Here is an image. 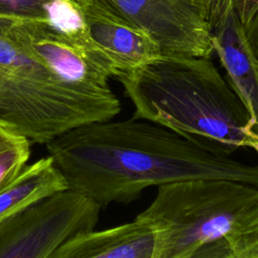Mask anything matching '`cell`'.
I'll return each instance as SVG.
<instances>
[{
	"mask_svg": "<svg viewBox=\"0 0 258 258\" xmlns=\"http://www.w3.org/2000/svg\"><path fill=\"white\" fill-rule=\"evenodd\" d=\"M117 80L134 106L133 118L207 150L230 156L256 136L247 109L210 57L163 54Z\"/></svg>",
	"mask_w": 258,
	"mask_h": 258,
	"instance_id": "7a4b0ae2",
	"label": "cell"
},
{
	"mask_svg": "<svg viewBox=\"0 0 258 258\" xmlns=\"http://www.w3.org/2000/svg\"><path fill=\"white\" fill-rule=\"evenodd\" d=\"M194 2H196L197 4H199L201 7H203V9L206 12V15L208 14V7H209V0H192ZM208 18V16H207Z\"/></svg>",
	"mask_w": 258,
	"mask_h": 258,
	"instance_id": "e0dca14e",
	"label": "cell"
},
{
	"mask_svg": "<svg viewBox=\"0 0 258 258\" xmlns=\"http://www.w3.org/2000/svg\"><path fill=\"white\" fill-rule=\"evenodd\" d=\"M100 211L69 189L46 198L0 224V258H48L67 239L94 230Z\"/></svg>",
	"mask_w": 258,
	"mask_h": 258,
	"instance_id": "5b68a950",
	"label": "cell"
},
{
	"mask_svg": "<svg viewBox=\"0 0 258 258\" xmlns=\"http://www.w3.org/2000/svg\"><path fill=\"white\" fill-rule=\"evenodd\" d=\"M229 1L242 26L247 27L258 13V0H210L208 21L215 17Z\"/></svg>",
	"mask_w": 258,
	"mask_h": 258,
	"instance_id": "4fadbf2b",
	"label": "cell"
},
{
	"mask_svg": "<svg viewBox=\"0 0 258 258\" xmlns=\"http://www.w3.org/2000/svg\"><path fill=\"white\" fill-rule=\"evenodd\" d=\"M146 31L163 54L210 57L212 29L203 7L192 0H102Z\"/></svg>",
	"mask_w": 258,
	"mask_h": 258,
	"instance_id": "8992f818",
	"label": "cell"
},
{
	"mask_svg": "<svg viewBox=\"0 0 258 258\" xmlns=\"http://www.w3.org/2000/svg\"><path fill=\"white\" fill-rule=\"evenodd\" d=\"M121 104L109 85L75 79L9 34L0 15V120L30 143L46 144L81 126L112 120Z\"/></svg>",
	"mask_w": 258,
	"mask_h": 258,
	"instance_id": "3957f363",
	"label": "cell"
},
{
	"mask_svg": "<svg viewBox=\"0 0 258 258\" xmlns=\"http://www.w3.org/2000/svg\"><path fill=\"white\" fill-rule=\"evenodd\" d=\"M256 69H257V73H258V61H257V64H256Z\"/></svg>",
	"mask_w": 258,
	"mask_h": 258,
	"instance_id": "d6986e66",
	"label": "cell"
},
{
	"mask_svg": "<svg viewBox=\"0 0 258 258\" xmlns=\"http://www.w3.org/2000/svg\"><path fill=\"white\" fill-rule=\"evenodd\" d=\"M67 189L64 178L48 155L26 165L0 189V224Z\"/></svg>",
	"mask_w": 258,
	"mask_h": 258,
	"instance_id": "30bf717a",
	"label": "cell"
},
{
	"mask_svg": "<svg viewBox=\"0 0 258 258\" xmlns=\"http://www.w3.org/2000/svg\"><path fill=\"white\" fill-rule=\"evenodd\" d=\"M29 156L30 141L0 120V189L21 172Z\"/></svg>",
	"mask_w": 258,
	"mask_h": 258,
	"instance_id": "7c38bea8",
	"label": "cell"
},
{
	"mask_svg": "<svg viewBox=\"0 0 258 258\" xmlns=\"http://www.w3.org/2000/svg\"><path fill=\"white\" fill-rule=\"evenodd\" d=\"M92 39L113 63L117 76L141 68L163 55L158 43L102 0H74Z\"/></svg>",
	"mask_w": 258,
	"mask_h": 258,
	"instance_id": "52a82bcc",
	"label": "cell"
},
{
	"mask_svg": "<svg viewBox=\"0 0 258 258\" xmlns=\"http://www.w3.org/2000/svg\"><path fill=\"white\" fill-rule=\"evenodd\" d=\"M154 230L135 218L105 230L78 233L57 246L48 258H154Z\"/></svg>",
	"mask_w": 258,
	"mask_h": 258,
	"instance_id": "9c48e42d",
	"label": "cell"
},
{
	"mask_svg": "<svg viewBox=\"0 0 258 258\" xmlns=\"http://www.w3.org/2000/svg\"><path fill=\"white\" fill-rule=\"evenodd\" d=\"M190 258H233L226 241L216 242L201 248Z\"/></svg>",
	"mask_w": 258,
	"mask_h": 258,
	"instance_id": "9a60e30c",
	"label": "cell"
},
{
	"mask_svg": "<svg viewBox=\"0 0 258 258\" xmlns=\"http://www.w3.org/2000/svg\"><path fill=\"white\" fill-rule=\"evenodd\" d=\"M210 26L213 49L226 72V79L250 115L252 132L258 135V60L231 3Z\"/></svg>",
	"mask_w": 258,
	"mask_h": 258,
	"instance_id": "ba28073f",
	"label": "cell"
},
{
	"mask_svg": "<svg viewBox=\"0 0 258 258\" xmlns=\"http://www.w3.org/2000/svg\"><path fill=\"white\" fill-rule=\"evenodd\" d=\"M69 190L101 209L151 186L225 178L258 186V164L207 150L155 123L131 118L72 129L45 144Z\"/></svg>",
	"mask_w": 258,
	"mask_h": 258,
	"instance_id": "6da1fadb",
	"label": "cell"
},
{
	"mask_svg": "<svg viewBox=\"0 0 258 258\" xmlns=\"http://www.w3.org/2000/svg\"><path fill=\"white\" fill-rule=\"evenodd\" d=\"M233 258H258V218L230 248Z\"/></svg>",
	"mask_w": 258,
	"mask_h": 258,
	"instance_id": "5bb4252c",
	"label": "cell"
},
{
	"mask_svg": "<svg viewBox=\"0 0 258 258\" xmlns=\"http://www.w3.org/2000/svg\"><path fill=\"white\" fill-rule=\"evenodd\" d=\"M248 147L253 148V149L258 153V135H256V136L250 141Z\"/></svg>",
	"mask_w": 258,
	"mask_h": 258,
	"instance_id": "ac0fdd59",
	"label": "cell"
},
{
	"mask_svg": "<svg viewBox=\"0 0 258 258\" xmlns=\"http://www.w3.org/2000/svg\"><path fill=\"white\" fill-rule=\"evenodd\" d=\"M257 218L258 186L225 178L159 185L136 217L155 232L154 258H190L220 241L230 248Z\"/></svg>",
	"mask_w": 258,
	"mask_h": 258,
	"instance_id": "277c9868",
	"label": "cell"
},
{
	"mask_svg": "<svg viewBox=\"0 0 258 258\" xmlns=\"http://www.w3.org/2000/svg\"><path fill=\"white\" fill-rule=\"evenodd\" d=\"M0 15L45 19L60 31H73L83 23L74 0H0Z\"/></svg>",
	"mask_w": 258,
	"mask_h": 258,
	"instance_id": "8fae6325",
	"label": "cell"
},
{
	"mask_svg": "<svg viewBox=\"0 0 258 258\" xmlns=\"http://www.w3.org/2000/svg\"><path fill=\"white\" fill-rule=\"evenodd\" d=\"M248 42L251 46V49L258 60V13L255 15L253 20L249 23L247 27L244 28Z\"/></svg>",
	"mask_w": 258,
	"mask_h": 258,
	"instance_id": "2e32d148",
	"label": "cell"
}]
</instances>
